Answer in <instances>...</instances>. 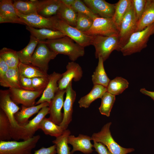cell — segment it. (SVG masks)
Masks as SVG:
<instances>
[{"mask_svg": "<svg viewBox=\"0 0 154 154\" xmlns=\"http://www.w3.org/2000/svg\"><path fill=\"white\" fill-rule=\"evenodd\" d=\"M39 41L31 35L29 43L23 49L17 51L20 62L26 64H31L32 56Z\"/></svg>", "mask_w": 154, "mask_h": 154, "instance_id": "cell-27", "label": "cell"}, {"mask_svg": "<svg viewBox=\"0 0 154 154\" xmlns=\"http://www.w3.org/2000/svg\"><path fill=\"white\" fill-rule=\"evenodd\" d=\"M98 59V65L92 76V81L94 85H100L107 88L110 80L105 71L102 58L100 57Z\"/></svg>", "mask_w": 154, "mask_h": 154, "instance_id": "cell-28", "label": "cell"}, {"mask_svg": "<svg viewBox=\"0 0 154 154\" xmlns=\"http://www.w3.org/2000/svg\"><path fill=\"white\" fill-rule=\"evenodd\" d=\"M26 29L31 35L39 41L56 39L65 36L60 31L47 28L38 29L26 26Z\"/></svg>", "mask_w": 154, "mask_h": 154, "instance_id": "cell-23", "label": "cell"}, {"mask_svg": "<svg viewBox=\"0 0 154 154\" xmlns=\"http://www.w3.org/2000/svg\"><path fill=\"white\" fill-rule=\"evenodd\" d=\"M39 135L23 141H0V154H33L32 151L40 138Z\"/></svg>", "mask_w": 154, "mask_h": 154, "instance_id": "cell-5", "label": "cell"}, {"mask_svg": "<svg viewBox=\"0 0 154 154\" xmlns=\"http://www.w3.org/2000/svg\"><path fill=\"white\" fill-rule=\"evenodd\" d=\"M49 103L47 102H43L29 107L22 105L20 110L15 115V119L19 125H24L29 122V119L32 116L38 113L39 110L43 107L46 106H49Z\"/></svg>", "mask_w": 154, "mask_h": 154, "instance_id": "cell-22", "label": "cell"}, {"mask_svg": "<svg viewBox=\"0 0 154 154\" xmlns=\"http://www.w3.org/2000/svg\"><path fill=\"white\" fill-rule=\"evenodd\" d=\"M137 19L138 20L141 17L145 6L146 0H131Z\"/></svg>", "mask_w": 154, "mask_h": 154, "instance_id": "cell-42", "label": "cell"}, {"mask_svg": "<svg viewBox=\"0 0 154 154\" xmlns=\"http://www.w3.org/2000/svg\"><path fill=\"white\" fill-rule=\"evenodd\" d=\"M140 91L142 94L150 97L154 101V91L148 90L144 88H141Z\"/></svg>", "mask_w": 154, "mask_h": 154, "instance_id": "cell-47", "label": "cell"}, {"mask_svg": "<svg viewBox=\"0 0 154 154\" xmlns=\"http://www.w3.org/2000/svg\"><path fill=\"white\" fill-rule=\"evenodd\" d=\"M0 57L5 61L9 68L18 67L20 61L17 51L3 47L0 50Z\"/></svg>", "mask_w": 154, "mask_h": 154, "instance_id": "cell-37", "label": "cell"}, {"mask_svg": "<svg viewBox=\"0 0 154 154\" xmlns=\"http://www.w3.org/2000/svg\"><path fill=\"white\" fill-rule=\"evenodd\" d=\"M66 90H59L49 104V118L56 124L60 125L63 119L62 109L64 103V96Z\"/></svg>", "mask_w": 154, "mask_h": 154, "instance_id": "cell-17", "label": "cell"}, {"mask_svg": "<svg viewBox=\"0 0 154 154\" xmlns=\"http://www.w3.org/2000/svg\"><path fill=\"white\" fill-rule=\"evenodd\" d=\"M72 7L77 12L84 14L93 20L96 18L100 17L95 13L91 9L80 0H75Z\"/></svg>", "mask_w": 154, "mask_h": 154, "instance_id": "cell-40", "label": "cell"}, {"mask_svg": "<svg viewBox=\"0 0 154 154\" xmlns=\"http://www.w3.org/2000/svg\"><path fill=\"white\" fill-rule=\"evenodd\" d=\"M112 123L111 122L106 123L100 131L93 133L92 140L103 144L112 154H127L134 151L133 148L123 147L114 140L110 130Z\"/></svg>", "mask_w": 154, "mask_h": 154, "instance_id": "cell-4", "label": "cell"}, {"mask_svg": "<svg viewBox=\"0 0 154 154\" xmlns=\"http://www.w3.org/2000/svg\"><path fill=\"white\" fill-rule=\"evenodd\" d=\"M154 23V0H147L143 13L137 21L135 32L141 31Z\"/></svg>", "mask_w": 154, "mask_h": 154, "instance_id": "cell-24", "label": "cell"}, {"mask_svg": "<svg viewBox=\"0 0 154 154\" xmlns=\"http://www.w3.org/2000/svg\"><path fill=\"white\" fill-rule=\"evenodd\" d=\"M9 68L5 61L0 57V78L4 76Z\"/></svg>", "mask_w": 154, "mask_h": 154, "instance_id": "cell-46", "label": "cell"}, {"mask_svg": "<svg viewBox=\"0 0 154 154\" xmlns=\"http://www.w3.org/2000/svg\"><path fill=\"white\" fill-rule=\"evenodd\" d=\"M62 76V74L55 72L49 75L48 84L41 97L36 102L35 105L44 102H47L50 104L59 90L58 82Z\"/></svg>", "mask_w": 154, "mask_h": 154, "instance_id": "cell-20", "label": "cell"}, {"mask_svg": "<svg viewBox=\"0 0 154 154\" xmlns=\"http://www.w3.org/2000/svg\"><path fill=\"white\" fill-rule=\"evenodd\" d=\"M33 154H57L56 146L54 144L48 147H42L35 151Z\"/></svg>", "mask_w": 154, "mask_h": 154, "instance_id": "cell-44", "label": "cell"}, {"mask_svg": "<svg viewBox=\"0 0 154 154\" xmlns=\"http://www.w3.org/2000/svg\"><path fill=\"white\" fill-rule=\"evenodd\" d=\"M32 79L33 87L35 91L44 90L49 81V76L36 77Z\"/></svg>", "mask_w": 154, "mask_h": 154, "instance_id": "cell-41", "label": "cell"}, {"mask_svg": "<svg viewBox=\"0 0 154 154\" xmlns=\"http://www.w3.org/2000/svg\"><path fill=\"white\" fill-rule=\"evenodd\" d=\"M101 99V104L99 108V111L102 115L109 117L115 101V96L106 92Z\"/></svg>", "mask_w": 154, "mask_h": 154, "instance_id": "cell-38", "label": "cell"}, {"mask_svg": "<svg viewBox=\"0 0 154 154\" xmlns=\"http://www.w3.org/2000/svg\"><path fill=\"white\" fill-rule=\"evenodd\" d=\"M154 34V23L144 29L135 32L130 37L127 43L121 49L124 56L140 52L147 46L150 37Z\"/></svg>", "mask_w": 154, "mask_h": 154, "instance_id": "cell-3", "label": "cell"}, {"mask_svg": "<svg viewBox=\"0 0 154 154\" xmlns=\"http://www.w3.org/2000/svg\"><path fill=\"white\" fill-rule=\"evenodd\" d=\"M82 1L100 17L112 18L115 11L116 3H110L104 0H83Z\"/></svg>", "mask_w": 154, "mask_h": 154, "instance_id": "cell-16", "label": "cell"}, {"mask_svg": "<svg viewBox=\"0 0 154 154\" xmlns=\"http://www.w3.org/2000/svg\"><path fill=\"white\" fill-rule=\"evenodd\" d=\"M9 90L11 98L15 103L27 107L34 106L36 99L44 91H30L15 88H9Z\"/></svg>", "mask_w": 154, "mask_h": 154, "instance_id": "cell-13", "label": "cell"}, {"mask_svg": "<svg viewBox=\"0 0 154 154\" xmlns=\"http://www.w3.org/2000/svg\"><path fill=\"white\" fill-rule=\"evenodd\" d=\"M58 54L42 41H39L32 56L31 64L47 73L48 64Z\"/></svg>", "mask_w": 154, "mask_h": 154, "instance_id": "cell-9", "label": "cell"}, {"mask_svg": "<svg viewBox=\"0 0 154 154\" xmlns=\"http://www.w3.org/2000/svg\"><path fill=\"white\" fill-rule=\"evenodd\" d=\"M39 129H41L46 135L57 137L61 135L64 130L60 125H58L49 118H44L39 125Z\"/></svg>", "mask_w": 154, "mask_h": 154, "instance_id": "cell-31", "label": "cell"}, {"mask_svg": "<svg viewBox=\"0 0 154 154\" xmlns=\"http://www.w3.org/2000/svg\"><path fill=\"white\" fill-rule=\"evenodd\" d=\"M18 67L9 68L4 76L0 78L1 86L9 88L21 89Z\"/></svg>", "mask_w": 154, "mask_h": 154, "instance_id": "cell-26", "label": "cell"}, {"mask_svg": "<svg viewBox=\"0 0 154 154\" xmlns=\"http://www.w3.org/2000/svg\"><path fill=\"white\" fill-rule=\"evenodd\" d=\"M42 41L58 54L68 56L71 61L74 62L85 54L84 47L66 36L57 39Z\"/></svg>", "mask_w": 154, "mask_h": 154, "instance_id": "cell-1", "label": "cell"}, {"mask_svg": "<svg viewBox=\"0 0 154 154\" xmlns=\"http://www.w3.org/2000/svg\"><path fill=\"white\" fill-rule=\"evenodd\" d=\"M48 106L42 108L37 115L25 125L20 127L11 135L12 138L15 141L20 139L25 140L33 137L36 132L39 129L40 122L49 113Z\"/></svg>", "mask_w": 154, "mask_h": 154, "instance_id": "cell-6", "label": "cell"}, {"mask_svg": "<svg viewBox=\"0 0 154 154\" xmlns=\"http://www.w3.org/2000/svg\"><path fill=\"white\" fill-rule=\"evenodd\" d=\"M77 15V13L72 7L67 6L62 2L56 15L70 25L75 27Z\"/></svg>", "mask_w": 154, "mask_h": 154, "instance_id": "cell-32", "label": "cell"}, {"mask_svg": "<svg viewBox=\"0 0 154 154\" xmlns=\"http://www.w3.org/2000/svg\"><path fill=\"white\" fill-rule=\"evenodd\" d=\"M19 80L22 89L27 90L35 91L33 87L32 78L20 75Z\"/></svg>", "mask_w": 154, "mask_h": 154, "instance_id": "cell-43", "label": "cell"}, {"mask_svg": "<svg viewBox=\"0 0 154 154\" xmlns=\"http://www.w3.org/2000/svg\"><path fill=\"white\" fill-rule=\"evenodd\" d=\"M94 142V147L98 154H112L106 147L100 142Z\"/></svg>", "mask_w": 154, "mask_h": 154, "instance_id": "cell-45", "label": "cell"}, {"mask_svg": "<svg viewBox=\"0 0 154 154\" xmlns=\"http://www.w3.org/2000/svg\"><path fill=\"white\" fill-rule=\"evenodd\" d=\"M72 82L70 83L66 89V96L63 106V119L60 125L64 130L67 129L72 120L73 106L76 98V93L72 88Z\"/></svg>", "mask_w": 154, "mask_h": 154, "instance_id": "cell-15", "label": "cell"}, {"mask_svg": "<svg viewBox=\"0 0 154 154\" xmlns=\"http://www.w3.org/2000/svg\"><path fill=\"white\" fill-rule=\"evenodd\" d=\"M17 13L24 25L36 28H47L56 30L54 26L56 15L47 18L39 15L37 13L28 15L21 14L17 11Z\"/></svg>", "mask_w": 154, "mask_h": 154, "instance_id": "cell-12", "label": "cell"}, {"mask_svg": "<svg viewBox=\"0 0 154 154\" xmlns=\"http://www.w3.org/2000/svg\"><path fill=\"white\" fill-rule=\"evenodd\" d=\"M70 133V131L67 129L61 135L52 141L56 146L57 154H72L68 143V138Z\"/></svg>", "mask_w": 154, "mask_h": 154, "instance_id": "cell-35", "label": "cell"}, {"mask_svg": "<svg viewBox=\"0 0 154 154\" xmlns=\"http://www.w3.org/2000/svg\"><path fill=\"white\" fill-rule=\"evenodd\" d=\"M66 70L62 74V76L58 82L59 90H66L70 83L73 80L79 81L83 75L82 68L78 63L74 61L68 62L66 66Z\"/></svg>", "mask_w": 154, "mask_h": 154, "instance_id": "cell-14", "label": "cell"}, {"mask_svg": "<svg viewBox=\"0 0 154 154\" xmlns=\"http://www.w3.org/2000/svg\"><path fill=\"white\" fill-rule=\"evenodd\" d=\"M11 126L10 121L4 112L0 110V141H8L12 138Z\"/></svg>", "mask_w": 154, "mask_h": 154, "instance_id": "cell-36", "label": "cell"}, {"mask_svg": "<svg viewBox=\"0 0 154 154\" xmlns=\"http://www.w3.org/2000/svg\"><path fill=\"white\" fill-rule=\"evenodd\" d=\"M84 33L89 36H110L118 35L119 30L112 18L98 17L93 20L90 29Z\"/></svg>", "mask_w": 154, "mask_h": 154, "instance_id": "cell-11", "label": "cell"}, {"mask_svg": "<svg viewBox=\"0 0 154 154\" xmlns=\"http://www.w3.org/2000/svg\"><path fill=\"white\" fill-rule=\"evenodd\" d=\"M91 137L82 134H79L77 137L70 135L68 138V143L73 147L71 151L72 154L76 151H80L88 154L93 151V144L91 143Z\"/></svg>", "mask_w": 154, "mask_h": 154, "instance_id": "cell-19", "label": "cell"}, {"mask_svg": "<svg viewBox=\"0 0 154 154\" xmlns=\"http://www.w3.org/2000/svg\"><path fill=\"white\" fill-rule=\"evenodd\" d=\"M93 20L88 16L83 14L77 13L75 27L80 31L85 33L91 27Z\"/></svg>", "mask_w": 154, "mask_h": 154, "instance_id": "cell-39", "label": "cell"}, {"mask_svg": "<svg viewBox=\"0 0 154 154\" xmlns=\"http://www.w3.org/2000/svg\"><path fill=\"white\" fill-rule=\"evenodd\" d=\"M0 107L8 118L11 126V135L20 127L16 121L15 117V114L20 108L11 99L9 90H0Z\"/></svg>", "mask_w": 154, "mask_h": 154, "instance_id": "cell-10", "label": "cell"}, {"mask_svg": "<svg viewBox=\"0 0 154 154\" xmlns=\"http://www.w3.org/2000/svg\"><path fill=\"white\" fill-rule=\"evenodd\" d=\"M18 67L20 75L25 77L32 78L36 77H48L49 75L47 73L31 64H26L20 62Z\"/></svg>", "mask_w": 154, "mask_h": 154, "instance_id": "cell-29", "label": "cell"}, {"mask_svg": "<svg viewBox=\"0 0 154 154\" xmlns=\"http://www.w3.org/2000/svg\"><path fill=\"white\" fill-rule=\"evenodd\" d=\"M137 21L131 3L121 21L119 31L121 50L127 43L131 35L135 32Z\"/></svg>", "mask_w": 154, "mask_h": 154, "instance_id": "cell-7", "label": "cell"}, {"mask_svg": "<svg viewBox=\"0 0 154 154\" xmlns=\"http://www.w3.org/2000/svg\"><path fill=\"white\" fill-rule=\"evenodd\" d=\"M39 1L16 0L13 2L14 6L19 13L24 15H28L37 13V9Z\"/></svg>", "mask_w": 154, "mask_h": 154, "instance_id": "cell-30", "label": "cell"}, {"mask_svg": "<svg viewBox=\"0 0 154 154\" xmlns=\"http://www.w3.org/2000/svg\"><path fill=\"white\" fill-rule=\"evenodd\" d=\"M129 83L125 79L117 77L110 82L107 88V92L115 96L122 93L129 86Z\"/></svg>", "mask_w": 154, "mask_h": 154, "instance_id": "cell-34", "label": "cell"}, {"mask_svg": "<svg viewBox=\"0 0 154 154\" xmlns=\"http://www.w3.org/2000/svg\"><path fill=\"white\" fill-rule=\"evenodd\" d=\"M91 36V45L95 48L96 58L101 57L104 62L109 57L114 50L120 51L118 35L110 36Z\"/></svg>", "mask_w": 154, "mask_h": 154, "instance_id": "cell-2", "label": "cell"}, {"mask_svg": "<svg viewBox=\"0 0 154 154\" xmlns=\"http://www.w3.org/2000/svg\"><path fill=\"white\" fill-rule=\"evenodd\" d=\"M62 2L64 4L72 7L75 0H61Z\"/></svg>", "mask_w": 154, "mask_h": 154, "instance_id": "cell-48", "label": "cell"}, {"mask_svg": "<svg viewBox=\"0 0 154 154\" xmlns=\"http://www.w3.org/2000/svg\"><path fill=\"white\" fill-rule=\"evenodd\" d=\"M131 3V0H120L116 3L115 11L112 19L119 31L121 21Z\"/></svg>", "mask_w": 154, "mask_h": 154, "instance_id": "cell-33", "label": "cell"}, {"mask_svg": "<svg viewBox=\"0 0 154 154\" xmlns=\"http://www.w3.org/2000/svg\"><path fill=\"white\" fill-rule=\"evenodd\" d=\"M106 92L107 88L104 86L98 84L94 85L90 91L78 101L80 107L85 108H88L94 101L99 98H101Z\"/></svg>", "mask_w": 154, "mask_h": 154, "instance_id": "cell-25", "label": "cell"}, {"mask_svg": "<svg viewBox=\"0 0 154 154\" xmlns=\"http://www.w3.org/2000/svg\"><path fill=\"white\" fill-rule=\"evenodd\" d=\"M61 0L39 1L37 13L45 17H50L57 15L61 5Z\"/></svg>", "mask_w": 154, "mask_h": 154, "instance_id": "cell-21", "label": "cell"}, {"mask_svg": "<svg viewBox=\"0 0 154 154\" xmlns=\"http://www.w3.org/2000/svg\"><path fill=\"white\" fill-rule=\"evenodd\" d=\"M54 28L56 30L61 32L65 36L84 48L91 45V36L88 35L70 25L57 15Z\"/></svg>", "mask_w": 154, "mask_h": 154, "instance_id": "cell-8", "label": "cell"}, {"mask_svg": "<svg viewBox=\"0 0 154 154\" xmlns=\"http://www.w3.org/2000/svg\"><path fill=\"white\" fill-rule=\"evenodd\" d=\"M12 23L24 24L17 14L11 0L0 1V23Z\"/></svg>", "mask_w": 154, "mask_h": 154, "instance_id": "cell-18", "label": "cell"}]
</instances>
